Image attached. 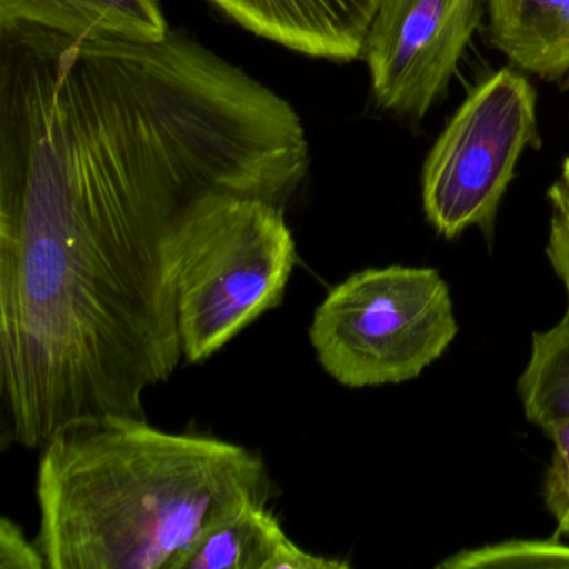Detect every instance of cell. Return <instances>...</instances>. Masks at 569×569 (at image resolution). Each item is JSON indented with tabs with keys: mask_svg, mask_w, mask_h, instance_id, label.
I'll return each instance as SVG.
<instances>
[{
	"mask_svg": "<svg viewBox=\"0 0 569 569\" xmlns=\"http://www.w3.org/2000/svg\"><path fill=\"white\" fill-rule=\"evenodd\" d=\"M448 282L431 268L366 269L316 308L309 339L321 368L351 389L412 381L458 336Z\"/></svg>",
	"mask_w": 569,
	"mask_h": 569,
	"instance_id": "4",
	"label": "cell"
},
{
	"mask_svg": "<svg viewBox=\"0 0 569 569\" xmlns=\"http://www.w3.org/2000/svg\"><path fill=\"white\" fill-rule=\"evenodd\" d=\"M0 568H48V561L36 541L29 542L21 526L9 518H2L0 521Z\"/></svg>",
	"mask_w": 569,
	"mask_h": 569,
	"instance_id": "14",
	"label": "cell"
},
{
	"mask_svg": "<svg viewBox=\"0 0 569 569\" xmlns=\"http://www.w3.org/2000/svg\"><path fill=\"white\" fill-rule=\"evenodd\" d=\"M518 395L526 419L542 431L569 418V309L555 326L532 335Z\"/></svg>",
	"mask_w": 569,
	"mask_h": 569,
	"instance_id": "10",
	"label": "cell"
},
{
	"mask_svg": "<svg viewBox=\"0 0 569 569\" xmlns=\"http://www.w3.org/2000/svg\"><path fill=\"white\" fill-rule=\"evenodd\" d=\"M439 569L569 568V545L558 539H511L466 549L439 562Z\"/></svg>",
	"mask_w": 569,
	"mask_h": 569,
	"instance_id": "11",
	"label": "cell"
},
{
	"mask_svg": "<svg viewBox=\"0 0 569 569\" xmlns=\"http://www.w3.org/2000/svg\"><path fill=\"white\" fill-rule=\"evenodd\" d=\"M536 129L535 88L521 72H492L469 92L422 166V209L439 236L491 232Z\"/></svg>",
	"mask_w": 569,
	"mask_h": 569,
	"instance_id": "5",
	"label": "cell"
},
{
	"mask_svg": "<svg viewBox=\"0 0 569 569\" xmlns=\"http://www.w3.org/2000/svg\"><path fill=\"white\" fill-rule=\"evenodd\" d=\"M16 26L126 42L161 41L171 31L161 0H0V29Z\"/></svg>",
	"mask_w": 569,
	"mask_h": 569,
	"instance_id": "8",
	"label": "cell"
},
{
	"mask_svg": "<svg viewBox=\"0 0 569 569\" xmlns=\"http://www.w3.org/2000/svg\"><path fill=\"white\" fill-rule=\"evenodd\" d=\"M552 441L551 461L545 476L542 498L558 526V535L569 536V418L546 429Z\"/></svg>",
	"mask_w": 569,
	"mask_h": 569,
	"instance_id": "12",
	"label": "cell"
},
{
	"mask_svg": "<svg viewBox=\"0 0 569 569\" xmlns=\"http://www.w3.org/2000/svg\"><path fill=\"white\" fill-rule=\"evenodd\" d=\"M296 261L284 206L228 192L208 196L186 226L176 278L186 361H208L278 308Z\"/></svg>",
	"mask_w": 569,
	"mask_h": 569,
	"instance_id": "3",
	"label": "cell"
},
{
	"mask_svg": "<svg viewBox=\"0 0 569 569\" xmlns=\"http://www.w3.org/2000/svg\"><path fill=\"white\" fill-rule=\"evenodd\" d=\"M488 0H381L365 58L379 108L422 119L448 91Z\"/></svg>",
	"mask_w": 569,
	"mask_h": 569,
	"instance_id": "6",
	"label": "cell"
},
{
	"mask_svg": "<svg viewBox=\"0 0 569 569\" xmlns=\"http://www.w3.org/2000/svg\"><path fill=\"white\" fill-rule=\"evenodd\" d=\"M41 449L36 545L49 569H184L209 529L271 495L256 452L136 416L76 419Z\"/></svg>",
	"mask_w": 569,
	"mask_h": 569,
	"instance_id": "2",
	"label": "cell"
},
{
	"mask_svg": "<svg viewBox=\"0 0 569 569\" xmlns=\"http://www.w3.org/2000/svg\"><path fill=\"white\" fill-rule=\"evenodd\" d=\"M549 231L546 256L568 298L569 309V179L561 176L548 189Z\"/></svg>",
	"mask_w": 569,
	"mask_h": 569,
	"instance_id": "13",
	"label": "cell"
},
{
	"mask_svg": "<svg viewBox=\"0 0 569 569\" xmlns=\"http://www.w3.org/2000/svg\"><path fill=\"white\" fill-rule=\"evenodd\" d=\"M565 178L569 179V158L566 159L565 164H562V174Z\"/></svg>",
	"mask_w": 569,
	"mask_h": 569,
	"instance_id": "15",
	"label": "cell"
},
{
	"mask_svg": "<svg viewBox=\"0 0 569 569\" xmlns=\"http://www.w3.org/2000/svg\"><path fill=\"white\" fill-rule=\"evenodd\" d=\"M281 98L194 39L22 32L0 48V398L41 449L101 415L146 418L181 362L176 278L218 192L288 206L308 172Z\"/></svg>",
	"mask_w": 569,
	"mask_h": 569,
	"instance_id": "1",
	"label": "cell"
},
{
	"mask_svg": "<svg viewBox=\"0 0 569 569\" xmlns=\"http://www.w3.org/2000/svg\"><path fill=\"white\" fill-rule=\"evenodd\" d=\"M348 562L299 548L266 499L246 502L209 529L184 569H342Z\"/></svg>",
	"mask_w": 569,
	"mask_h": 569,
	"instance_id": "9",
	"label": "cell"
},
{
	"mask_svg": "<svg viewBox=\"0 0 569 569\" xmlns=\"http://www.w3.org/2000/svg\"><path fill=\"white\" fill-rule=\"evenodd\" d=\"M259 38L309 58H362L381 0H209Z\"/></svg>",
	"mask_w": 569,
	"mask_h": 569,
	"instance_id": "7",
	"label": "cell"
}]
</instances>
